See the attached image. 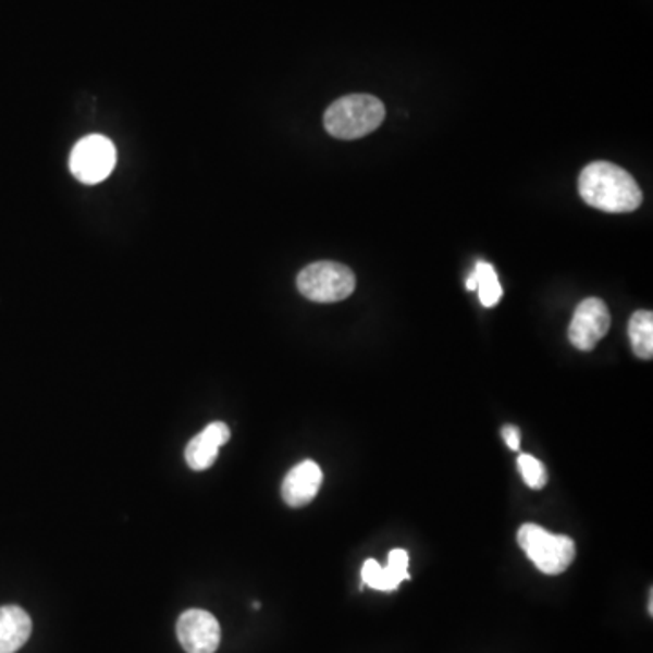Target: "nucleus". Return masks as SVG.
Segmentation results:
<instances>
[{"label":"nucleus","instance_id":"nucleus-1","mask_svg":"<svg viewBox=\"0 0 653 653\" xmlns=\"http://www.w3.org/2000/svg\"><path fill=\"white\" fill-rule=\"evenodd\" d=\"M579 195L584 204L604 212H631L642 204V190L625 169L612 162H593L582 169Z\"/></svg>","mask_w":653,"mask_h":653},{"label":"nucleus","instance_id":"nucleus-2","mask_svg":"<svg viewBox=\"0 0 653 653\" xmlns=\"http://www.w3.org/2000/svg\"><path fill=\"white\" fill-rule=\"evenodd\" d=\"M385 120V106L370 95L337 98L323 114L326 133L340 140H356L378 130Z\"/></svg>","mask_w":653,"mask_h":653},{"label":"nucleus","instance_id":"nucleus-3","mask_svg":"<svg viewBox=\"0 0 653 653\" xmlns=\"http://www.w3.org/2000/svg\"><path fill=\"white\" fill-rule=\"evenodd\" d=\"M517 541L528 559L546 576H559L576 559V543L568 535L550 533L533 522L519 528Z\"/></svg>","mask_w":653,"mask_h":653},{"label":"nucleus","instance_id":"nucleus-4","mask_svg":"<svg viewBox=\"0 0 653 653\" xmlns=\"http://www.w3.org/2000/svg\"><path fill=\"white\" fill-rule=\"evenodd\" d=\"M299 293L316 304H336L356 288V274L337 261H315L296 278Z\"/></svg>","mask_w":653,"mask_h":653},{"label":"nucleus","instance_id":"nucleus-5","mask_svg":"<svg viewBox=\"0 0 653 653\" xmlns=\"http://www.w3.org/2000/svg\"><path fill=\"white\" fill-rule=\"evenodd\" d=\"M116 149L113 141L102 135H89L76 141L70 157V169L78 182L100 184L113 173Z\"/></svg>","mask_w":653,"mask_h":653},{"label":"nucleus","instance_id":"nucleus-6","mask_svg":"<svg viewBox=\"0 0 653 653\" xmlns=\"http://www.w3.org/2000/svg\"><path fill=\"white\" fill-rule=\"evenodd\" d=\"M612 316L603 299H582L568 326V340L579 350H592L608 334Z\"/></svg>","mask_w":653,"mask_h":653},{"label":"nucleus","instance_id":"nucleus-7","mask_svg":"<svg viewBox=\"0 0 653 653\" xmlns=\"http://www.w3.org/2000/svg\"><path fill=\"white\" fill-rule=\"evenodd\" d=\"M176 636L187 653H214L220 646L222 630L217 617L206 609H187L176 623Z\"/></svg>","mask_w":653,"mask_h":653},{"label":"nucleus","instance_id":"nucleus-8","mask_svg":"<svg viewBox=\"0 0 653 653\" xmlns=\"http://www.w3.org/2000/svg\"><path fill=\"white\" fill-rule=\"evenodd\" d=\"M323 483V472L315 461H301L291 468L282 484V497L288 506L299 508L315 500Z\"/></svg>","mask_w":653,"mask_h":653},{"label":"nucleus","instance_id":"nucleus-9","mask_svg":"<svg viewBox=\"0 0 653 653\" xmlns=\"http://www.w3.org/2000/svg\"><path fill=\"white\" fill-rule=\"evenodd\" d=\"M229 438H231V430L227 424L214 421L187 443L185 461L193 470H207L212 463L217 461L218 451L220 446L227 443Z\"/></svg>","mask_w":653,"mask_h":653},{"label":"nucleus","instance_id":"nucleus-10","mask_svg":"<svg viewBox=\"0 0 653 653\" xmlns=\"http://www.w3.org/2000/svg\"><path fill=\"white\" fill-rule=\"evenodd\" d=\"M32 619L19 606L0 608V653H15L32 636Z\"/></svg>","mask_w":653,"mask_h":653},{"label":"nucleus","instance_id":"nucleus-11","mask_svg":"<svg viewBox=\"0 0 653 653\" xmlns=\"http://www.w3.org/2000/svg\"><path fill=\"white\" fill-rule=\"evenodd\" d=\"M628 336L637 358H653V315L652 310H637L628 323Z\"/></svg>","mask_w":653,"mask_h":653},{"label":"nucleus","instance_id":"nucleus-12","mask_svg":"<svg viewBox=\"0 0 653 653\" xmlns=\"http://www.w3.org/2000/svg\"><path fill=\"white\" fill-rule=\"evenodd\" d=\"M361 579H364V584L374 588V590H381V592H392L399 587V582L405 581V577L394 570L391 565L381 566L375 559L365 560Z\"/></svg>","mask_w":653,"mask_h":653},{"label":"nucleus","instance_id":"nucleus-13","mask_svg":"<svg viewBox=\"0 0 653 653\" xmlns=\"http://www.w3.org/2000/svg\"><path fill=\"white\" fill-rule=\"evenodd\" d=\"M473 276H476V283H478L476 291L479 293L481 304L484 307H494V305H497L501 296H503V288H501L494 266H490L489 261H478Z\"/></svg>","mask_w":653,"mask_h":653},{"label":"nucleus","instance_id":"nucleus-14","mask_svg":"<svg viewBox=\"0 0 653 653\" xmlns=\"http://www.w3.org/2000/svg\"><path fill=\"white\" fill-rule=\"evenodd\" d=\"M517 468L521 472L522 481L533 490L543 489L546 484V470H544L543 463L539 461L538 457L530 456V454H521L517 459Z\"/></svg>","mask_w":653,"mask_h":653},{"label":"nucleus","instance_id":"nucleus-15","mask_svg":"<svg viewBox=\"0 0 653 653\" xmlns=\"http://www.w3.org/2000/svg\"><path fill=\"white\" fill-rule=\"evenodd\" d=\"M501 434H503V440H505L510 451H519L521 435H519V429H517L516 424H506V427H503Z\"/></svg>","mask_w":653,"mask_h":653},{"label":"nucleus","instance_id":"nucleus-16","mask_svg":"<svg viewBox=\"0 0 653 653\" xmlns=\"http://www.w3.org/2000/svg\"><path fill=\"white\" fill-rule=\"evenodd\" d=\"M476 287H478V283H476V276H468L467 280V288L468 291H476Z\"/></svg>","mask_w":653,"mask_h":653}]
</instances>
